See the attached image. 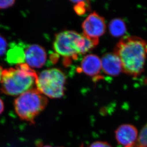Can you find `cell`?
<instances>
[{"mask_svg":"<svg viewBox=\"0 0 147 147\" xmlns=\"http://www.w3.org/2000/svg\"><path fill=\"white\" fill-rule=\"evenodd\" d=\"M114 53L122 64L123 71L137 77L144 68L147 54V43L141 38L127 36L121 39L116 46Z\"/></svg>","mask_w":147,"mask_h":147,"instance_id":"obj_1","label":"cell"},{"mask_svg":"<svg viewBox=\"0 0 147 147\" xmlns=\"http://www.w3.org/2000/svg\"><path fill=\"white\" fill-rule=\"evenodd\" d=\"M38 75L27 63L17 64L15 68L3 69L1 80V91L11 96H17L36 85Z\"/></svg>","mask_w":147,"mask_h":147,"instance_id":"obj_2","label":"cell"},{"mask_svg":"<svg viewBox=\"0 0 147 147\" xmlns=\"http://www.w3.org/2000/svg\"><path fill=\"white\" fill-rule=\"evenodd\" d=\"M97 45L83 34L74 31H65L56 35L53 46L57 54L65 58L75 60Z\"/></svg>","mask_w":147,"mask_h":147,"instance_id":"obj_3","label":"cell"},{"mask_svg":"<svg viewBox=\"0 0 147 147\" xmlns=\"http://www.w3.org/2000/svg\"><path fill=\"white\" fill-rule=\"evenodd\" d=\"M47 103L48 99L46 96L37 89H32L17 98L14 106L17 114L21 119L33 124Z\"/></svg>","mask_w":147,"mask_h":147,"instance_id":"obj_4","label":"cell"},{"mask_svg":"<svg viewBox=\"0 0 147 147\" xmlns=\"http://www.w3.org/2000/svg\"><path fill=\"white\" fill-rule=\"evenodd\" d=\"M66 78L60 69L52 68L42 71L38 75L36 89L46 97L60 98L65 92Z\"/></svg>","mask_w":147,"mask_h":147,"instance_id":"obj_5","label":"cell"},{"mask_svg":"<svg viewBox=\"0 0 147 147\" xmlns=\"http://www.w3.org/2000/svg\"><path fill=\"white\" fill-rule=\"evenodd\" d=\"M82 28L83 34L98 44L99 38L105 32V19L96 12L91 13L82 23Z\"/></svg>","mask_w":147,"mask_h":147,"instance_id":"obj_6","label":"cell"},{"mask_svg":"<svg viewBox=\"0 0 147 147\" xmlns=\"http://www.w3.org/2000/svg\"><path fill=\"white\" fill-rule=\"evenodd\" d=\"M47 54L42 46L30 45L25 49V62L31 68H41L46 63Z\"/></svg>","mask_w":147,"mask_h":147,"instance_id":"obj_7","label":"cell"},{"mask_svg":"<svg viewBox=\"0 0 147 147\" xmlns=\"http://www.w3.org/2000/svg\"><path fill=\"white\" fill-rule=\"evenodd\" d=\"M115 137L119 144L127 147L136 142L138 137V131L133 125L125 124L118 127L115 131Z\"/></svg>","mask_w":147,"mask_h":147,"instance_id":"obj_8","label":"cell"},{"mask_svg":"<svg viewBox=\"0 0 147 147\" xmlns=\"http://www.w3.org/2000/svg\"><path fill=\"white\" fill-rule=\"evenodd\" d=\"M101 61L102 69L108 75L116 76L123 71L120 60L114 53L104 54Z\"/></svg>","mask_w":147,"mask_h":147,"instance_id":"obj_9","label":"cell"},{"mask_svg":"<svg viewBox=\"0 0 147 147\" xmlns=\"http://www.w3.org/2000/svg\"><path fill=\"white\" fill-rule=\"evenodd\" d=\"M81 69L89 76H97L102 69L101 61L95 54H88L82 59Z\"/></svg>","mask_w":147,"mask_h":147,"instance_id":"obj_10","label":"cell"},{"mask_svg":"<svg viewBox=\"0 0 147 147\" xmlns=\"http://www.w3.org/2000/svg\"><path fill=\"white\" fill-rule=\"evenodd\" d=\"M25 46L21 43H11L7 51L6 60L10 64L24 63L25 62Z\"/></svg>","mask_w":147,"mask_h":147,"instance_id":"obj_11","label":"cell"},{"mask_svg":"<svg viewBox=\"0 0 147 147\" xmlns=\"http://www.w3.org/2000/svg\"><path fill=\"white\" fill-rule=\"evenodd\" d=\"M110 32L114 37L122 36L126 31L125 22L120 19H115L110 22L109 24Z\"/></svg>","mask_w":147,"mask_h":147,"instance_id":"obj_12","label":"cell"},{"mask_svg":"<svg viewBox=\"0 0 147 147\" xmlns=\"http://www.w3.org/2000/svg\"><path fill=\"white\" fill-rule=\"evenodd\" d=\"M135 143L139 147H147V124L142 129Z\"/></svg>","mask_w":147,"mask_h":147,"instance_id":"obj_13","label":"cell"},{"mask_svg":"<svg viewBox=\"0 0 147 147\" xmlns=\"http://www.w3.org/2000/svg\"><path fill=\"white\" fill-rule=\"evenodd\" d=\"M73 3L76 4L74 6V10L78 14L82 15L84 14L88 8V6L87 3L88 1H72Z\"/></svg>","mask_w":147,"mask_h":147,"instance_id":"obj_14","label":"cell"},{"mask_svg":"<svg viewBox=\"0 0 147 147\" xmlns=\"http://www.w3.org/2000/svg\"><path fill=\"white\" fill-rule=\"evenodd\" d=\"M7 48V43L5 39L0 35V57L4 55Z\"/></svg>","mask_w":147,"mask_h":147,"instance_id":"obj_15","label":"cell"},{"mask_svg":"<svg viewBox=\"0 0 147 147\" xmlns=\"http://www.w3.org/2000/svg\"><path fill=\"white\" fill-rule=\"evenodd\" d=\"M89 147H113L107 142L97 141L92 143Z\"/></svg>","mask_w":147,"mask_h":147,"instance_id":"obj_16","label":"cell"},{"mask_svg":"<svg viewBox=\"0 0 147 147\" xmlns=\"http://www.w3.org/2000/svg\"><path fill=\"white\" fill-rule=\"evenodd\" d=\"M15 1H0V9H5L11 7L14 4Z\"/></svg>","mask_w":147,"mask_h":147,"instance_id":"obj_17","label":"cell"},{"mask_svg":"<svg viewBox=\"0 0 147 147\" xmlns=\"http://www.w3.org/2000/svg\"><path fill=\"white\" fill-rule=\"evenodd\" d=\"M4 104L3 100L0 98V114H1L4 111Z\"/></svg>","mask_w":147,"mask_h":147,"instance_id":"obj_18","label":"cell"},{"mask_svg":"<svg viewBox=\"0 0 147 147\" xmlns=\"http://www.w3.org/2000/svg\"><path fill=\"white\" fill-rule=\"evenodd\" d=\"M3 69L0 66V81L1 80V75H2V72H3Z\"/></svg>","mask_w":147,"mask_h":147,"instance_id":"obj_19","label":"cell"},{"mask_svg":"<svg viewBox=\"0 0 147 147\" xmlns=\"http://www.w3.org/2000/svg\"><path fill=\"white\" fill-rule=\"evenodd\" d=\"M43 147H52V146H50V145H45Z\"/></svg>","mask_w":147,"mask_h":147,"instance_id":"obj_20","label":"cell"}]
</instances>
